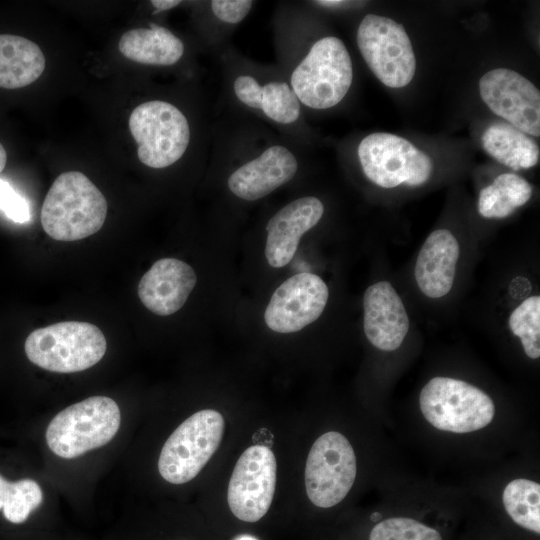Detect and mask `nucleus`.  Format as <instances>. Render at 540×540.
I'll list each match as a JSON object with an SVG mask.
<instances>
[{
	"label": "nucleus",
	"instance_id": "obj_23",
	"mask_svg": "<svg viewBox=\"0 0 540 540\" xmlns=\"http://www.w3.org/2000/svg\"><path fill=\"white\" fill-rule=\"evenodd\" d=\"M503 505L519 526L540 533V485L530 479L510 481L502 494Z\"/></svg>",
	"mask_w": 540,
	"mask_h": 540
},
{
	"label": "nucleus",
	"instance_id": "obj_31",
	"mask_svg": "<svg viewBox=\"0 0 540 540\" xmlns=\"http://www.w3.org/2000/svg\"><path fill=\"white\" fill-rule=\"evenodd\" d=\"M314 3L326 8H352L359 7L365 2L359 1H343V0H320Z\"/></svg>",
	"mask_w": 540,
	"mask_h": 540
},
{
	"label": "nucleus",
	"instance_id": "obj_34",
	"mask_svg": "<svg viewBox=\"0 0 540 540\" xmlns=\"http://www.w3.org/2000/svg\"><path fill=\"white\" fill-rule=\"evenodd\" d=\"M7 162V153L4 146L0 143V173L5 168Z\"/></svg>",
	"mask_w": 540,
	"mask_h": 540
},
{
	"label": "nucleus",
	"instance_id": "obj_21",
	"mask_svg": "<svg viewBox=\"0 0 540 540\" xmlns=\"http://www.w3.org/2000/svg\"><path fill=\"white\" fill-rule=\"evenodd\" d=\"M484 150L499 163L517 171L539 161V147L529 135L506 122L491 124L482 135Z\"/></svg>",
	"mask_w": 540,
	"mask_h": 540
},
{
	"label": "nucleus",
	"instance_id": "obj_11",
	"mask_svg": "<svg viewBox=\"0 0 540 540\" xmlns=\"http://www.w3.org/2000/svg\"><path fill=\"white\" fill-rule=\"evenodd\" d=\"M277 463L263 445L247 448L239 457L228 485V505L242 521L256 522L269 510L276 488Z\"/></svg>",
	"mask_w": 540,
	"mask_h": 540
},
{
	"label": "nucleus",
	"instance_id": "obj_10",
	"mask_svg": "<svg viewBox=\"0 0 540 540\" xmlns=\"http://www.w3.org/2000/svg\"><path fill=\"white\" fill-rule=\"evenodd\" d=\"M356 474V455L349 440L337 431L326 432L316 439L307 457V496L320 508L333 507L349 493Z\"/></svg>",
	"mask_w": 540,
	"mask_h": 540
},
{
	"label": "nucleus",
	"instance_id": "obj_32",
	"mask_svg": "<svg viewBox=\"0 0 540 540\" xmlns=\"http://www.w3.org/2000/svg\"><path fill=\"white\" fill-rule=\"evenodd\" d=\"M180 3L181 1L179 0H152L151 1V4L155 8V12L171 9L179 5Z\"/></svg>",
	"mask_w": 540,
	"mask_h": 540
},
{
	"label": "nucleus",
	"instance_id": "obj_4",
	"mask_svg": "<svg viewBox=\"0 0 540 540\" xmlns=\"http://www.w3.org/2000/svg\"><path fill=\"white\" fill-rule=\"evenodd\" d=\"M353 79L352 62L344 43L337 37L318 40L291 76L298 100L313 109L337 105L347 94Z\"/></svg>",
	"mask_w": 540,
	"mask_h": 540
},
{
	"label": "nucleus",
	"instance_id": "obj_6",
	"mask_svg": "<svg viewBox=\"0 0 540 540\" xmlns=\"http://www.w3.org/2000/svg\"><path fill=\"white\" fill-rule=\"evenodd\" d=\"M224 418L213 409L200 410L182 422L164 443L158 460L162 478L184 484L203 469L218 449Z\"/></svg>",
	"mask_w": 540,
	"mask_h": 540
},
{
	"label": "nucleus",
	"instance_id": "obj_27",
	"mask_svg": "<svg viewBox=\"0 0 540 540\" xmlns=\"http://www.w3.org/2000/svg\"><path fill=\"white\" fill-rule=\"evenodd\" d=\"M369 540H442V537L436 529L415 519L393 517L378 522Z\"/></svg>",
	"mask_w": 540,
	"mask_h": 540
},
{
	"label": "nucleus",
	"instance_id": "obj_13",
	"mask_svg": "<svg viewBox=\"0 0 540 540\" xmlns=\"http://www.w3.org/2000/svg\"><path fill=\"white\" fill-rule=\"evenodd\" d=\"M328 297V287L318 275L295 274L271 296L264 313L265 323L278 333L300 331L320 317Z\"/></svg>",
	"mask_w": 540,
	"mask_h": 540
},
{
	"label": "nucleus",
	"instance_id": "obj_3",
	"mask_svg": "<svg viewBox=\"0 0 540 540\" xmlns=\"http://www.w3.org/2000/svg\"><path fill=\"white\" fill-rule=\"evenodd\" d=\"M120 423V409L113 399L89 397L66 407L51 420L46 442L55 455L76 458L110 442Z\"/></svg>",
	"mask_w": 540,
	"mask_h": 540
},
{
	"label": "nucleus",
	"instance_id": "obj_14",
	"mask_svg": "<svg viewBox=\"0 0 540 540\" xmlns=\"http://www.w3.org/2000/svg\"><path fill=\"white\" fill-rule=\"evenodd\" d=\"M324 206L314 196L298 198L281 208L266 225L265 257L270 266L281 268L293 258L304 233L322 218Z\"/></svg>",
	"mask_w": 540,
	"mask_h": 540
},
{
	"label": "nucleus",
	"instance_id": "obj_19",
	"mask_svg": "<svg viewBox=\"0 0 540 540\" xmlns=\"http://www.w3.org/2000/svg\"><path fill=\"white\" fill-rule=\"evenodd\" d=\"M121 54L140 64L170 66L184 53L183 42L168 29L151 23L150 28L125 32L118 44Z\"/></svg>",
	"mask_w": 540,
	"mask_h": 540
},
{
	"label": "nucleus",
	"instance_id": "obj_5",
	"mask_svg": "<svg viewBox=\"0 0 540 540\" xmlns=\"http://www.w3.org/2000/svg\"><path fill=\"white\" fill-rule=\"evenodd\" d=\"M419 405L432 426L453 433L482 429L495 415L494 402L484 391L449 377L432 378L421 390Z\"/></svg>",
	"mask_w": 540,
	"mask_h": 540
},
{
	"label": "nucleus",
	"instance_id": "obj_16",
	"mask_svg": "<svg viewBox=\"0 0 540 540\" xmlns=\"http://www.w3.org/2000/svg\"><path fill=\"white\" fill-rule=\"evenodd\" d=\"M364 333L368 341L382 351L398 349L409 329L404 304L387 281L369 286L363 297Z\"/></svg>",
	"mask_w": 540,
	"mask_h": 540
},
{
	"label": "nucleus",
	"instance_id": "obj_30",
	"mask_svg": "<svg viewBox=\"0 0 540 540\" xmlns=\"http://www.w3.org/2000/svg\"><path fill=\"white\" fill-rule=\"evenodd\" d=\"M237 98L251 108L261 109L262 86L251 76L242 75L234 81Z\"/></svg>",
	"mask_w": 540,
	"mask_h": 540
},
{
	"label": "nucleus",
	"instance_id": "obj_28",
	"mask_svg": "<svg viewBox=\"0 0 540 540\" xmlns=\"http://www.w3.org/2000/svg\"><path fill=\"white\" fill-rule=\"evenodd\" d=\"M0 210L14 222L25 223L30 220L28 201L3 179H0Z\"/></svg>",
	"mask_w": 540,
	"mask_h": 540
},
{
	"label": "nucleus",
	"instance_id": "obj_17",
	"mask_svg": "<svg viewBox=\"0 0 540 540\" xmlns=\"http://www.w3.org/2000/svg\"><path fill=\"white\" fill-rule=\"evenodd\" d=\"M297 168L296 157L289 149L271 146L234 171L228 179V187L238 198L255 201L290 181Z\"/></svg>",
	"mask_w": 540,
	"mask_h": 540
},
{
	"label": "nucleus",
	"instance_id": "obj_26",
	"mask_svg": "<svg viewBox=\"0 0 540 540\" xmlns=\"http://www.w3.org/2000/svg\"><path fill=\"white\" fill-rule=\"evenodd\" d=\"M43 492L32 479L11 482L10 493L2 509L4 517L11 523L20 524L40 506Z\"/></svg>",
	"mask_w": 540,
	"mask_h": 540
},
{
	"label": "nucleus",
	"instance_id": "obj_33",
	"mask_svg": "<svg viewBox=\"0 0 540 540\" xmlns=\"http://www.w3.org/2000/svg\"><path fill=\"white\" fill-rule=\"evenodd\" d=\"M11 482L6 480L3 476L0 475V510L3 509L4 504L10 493Z\"/></svg>",
	"mask_w": 540,
	"mask_h": 540
},
{
	"label": "nucleus",
	"instance_id": "obj_29",
	"mask_svg": "<svg viewBox=\"0 0 540 540\" xmlns=\"http://www.w3.org/2000/svg\"><path fill=\"white\" fill-rule=\"evenodd\" d=\"M252 4L250 0H214L211 1V8L221 21L236 24L247 16Z\"/></svg>",
	"mask_w": 540,
	"mask_h": 540
},
{
	"label": "nucleus",
	"instance_id": "obj_20",
	"mask_svg": "<svg viewBox=\"0 0 540 540\" xmlns=\"http://www.w3.org/2000/svg\"><path fill=\"white\" fill-rule=\"evenodd\" d=\"M45 69L41 48L22 36L0 34V87L17 89L35 82Z\"/></svg>",
	"mask_w": 540,
	"mask_h": 540
},
{
	"label": "nucleus",
	"instance_id": "obj_25",
	"mask_svg": "<svg viewBox=\"0 0 540 540\" xmlns=\"http://www.w3.org/2000/svg\"><path fill=\"white\" fill-rule=\"evenodd\" d=\"M300 101L284 82H269L262 86L261 110L275 122L289 124L300 115Z\"/></svg>",
	"mask_w": 540,
	"mask_h": 540
},
{
	"label": "nucleus",
	"instance_id": "obj_24",
	"mask_svg": "<svg viewBox=\"0 0 540 540\" xmlns=\"http://www.w3.org/2000/svg\"><path fill=\"white\" fill-rule=\"evenodd\" d=\"M509 326L520 338L525 354L531 359L540 356V297L525 299L510 315Z\"/></svg>",
	"mask_w": 540,
	"mask_h": 540
},
{
	"label": "nucleus",
	"instance_id": "obj_18",
	"mask_svg": "<svg viewBox=\"0 0 540 540\" xmlns=\"http://www.w3.org/2000/svg\"><path fill=\"white\" fill-rule=\"evenodd\" d=\"M459 244L446 229L433 231L424 242L415 264V279L429 298L448 294L453 286L459 258Z\"/></svg>",
	"mask_w": 540,
	"mask_h": 540
},
{
	"label": "nucleus",
	"instance_id": "obj_15",
	"mask_svg": "<svg viewBox=\"0 0 540 540\" xmlns=\"http://www.w3.org/2000/svg\"><path fill=\"white\" fill-rule=\"evenodd\" d=\"M196 282V273L190 265L175 258H163L154 262L140 279L138 296L149 311L168 316L182 308Z\"/></svg>",
	"mask_w": 540,
	"mask_h": 540
},
{
	"label": "nucleus",
	"instance_id": "obj_8",
	"mask_svg": "<svg viewBox=\"0 0 540 540\" xmlns=\"http://www.w3.org/2000/svg\"><path fill=\"white\" fill-rule=\"evenodd\" d=\"M357 44L366 64L384 85L401 88L412 81L416 59L401 24L387 17L368 14L358 27Z\"/></svg>",
	"mask_w": 540,
	"mask_h": 540
},
{
	"label": "nucleus",
	"instance_id": "obj_2",
	"mask_svg": "<svg viewBox=\"0 0 540 540\" xmlns=\"http://www.w3.org/2000/svg\"><path fill=\"white\" fill-rule=\"evenodd\" d=\"M30 362L57 373H74L97 364L107 342L94 324L64 321L41 327L29 334L24 345Z\"/></svg>",
	"mask_w": 540,
	"mask_h": 540
},
{
	"label": "nucleus",
	"instance_id": "obj_35",
	"mask_svg": "<svg viewBox=\"0 0 540 540\" xmlns=\"http://www.w3.org/2000/svg\"><path fill=\"white\" fill-rule=\"evenodd\" d=\"M235 540H258V539L250 535H242V536L237 537Z\"/></svg>",
	"mask_w": 540,
	"mask_h": 540
},
{
	"label": "nucleus",
	"instance_id": "obj_22",
	"mask_svg": "<svg viewBox=\"0 0 540 540\" xmlns=\"http://www.w3.org/2000/svg\"><path fill=\"white\" fill-rule=\"evenodd\" d=\"M532 195L531 185L521 176L504 173L479 193L478 212L485 218H505L527 203Z\"/></svg>",
	"mask_w": 540,
	"mask_h": 540
},
{
	"label": "nucleus",
	"instance_id": "obj_9",
	"mask_svg": "<svg viewBox=\"0 0 540 540\" xmlns=\"http://www.w3.org/2000/svg\"><path fill=\"white\" fill-rule=\"evenodd\" d=\"M358 158L366 177L383 188L420 186L431 176L430 157L400 136L376 132L363 138Z\"/></svg>",
	"mask_w": 540,
	"mask_h": 540
},
{
	"label": "nucleus",
	"instance_id": "obj_12",
	"mask_svg": "<svg viewBox=\"0 0 540 540\" xmlns=\"http://www.w3.org/2000/svg\"><path fill=\"white\" fill-rule=\"evenodd\" d=\"M479 92L488 108L527 135H540V92L523 75L496 68L479 81Z\"/></svg>",
	"mask_w": 540,
	"mask_h": 540
},
{
	"label": "nucleus",
	"instance_id": "obj_7",
	"mask_svg": "<svg viewBox=\"0 0 540 540\" xmlns=\"http://www.w3.org/2000/svg\"><path fill=\"white\" fill-rule=\"evenodd\" d=\"M129 129L138 145L139 160L155 169L177 162L190 141L185 115L176 106L161 100L137 106L129 117Z\"/></svg>",
	"mask_w": 540,
	"mask_h": 540
},
{
	"label": "nucleus",
	"instance_id": "obj_1",
	"mask_svg": "<svg viewBox=\"0 0 540 540\" xmlns=\"http://www.w3.org/2000/svg\"><path fill=\"white\" fill-rule=\"evenodd\" d=\"M108 204L97 186L83 173L60 174L51 185L41 209L44 231L57 241H77L98 232Z\"/></svg>",
	"mask_w": 540,
	"mask_h": 540
}]
</instances>
